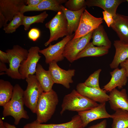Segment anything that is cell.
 <instances>
[{
  "label": "cell",
  "mask_w": 128,
  "mask_h": 128,
  "mask_svg": "<svg viewBox=\"0 0 128 128\" xmlns=\"http://www.w3.org/2000/svg\"><path fill=\"white\" fill-rule=\"evenodd\" d=\"M111 78L110 81L103 86V89L106 92H110L118 87L122 89L126 84L128 78L125 69L123 68H117L110 72Z\"/></svg>",
  "instance_id": "16"
},
{
  "label": "cell",
  "mask_w": 128,
  "mask_h": 128,
  "mask_svg": "<svg viewBox=\"0 0 128 128\" xmlns=\"http://www.w3.org/2000/svg\"><path fill=\"white\" fill-rule=\"evenodd\" d=\"M107 126V120L104 119L100 123L92 125L88 128H106Z\"/></svg>",
  "instance_id": "34"
},
{
  "label": "cell",
  "mask_w": 128,
  "mask_h": 128,
  "mask_svg": "<svg viewBox=\"0 0 128 128\" xmlns=\"http://www.w3.org/2000/svg\"><path fill=\"white\" fill-rule=\"evenodd\" d=\"M109 50V49L104 46H95L92 42H90L78 55L76 60L85 57L102 56L108 53Z\"/></svg>",
  "instance_id": "25"
},
{
  "label": "cell",
  "mask_w": 128,
  "mask_h": 128,
  "mask_svg": "<svg viewBox=\"0 0 128 128\" xmlns=\"http://www.w3.org/2000/svg\"><path fill=\"white\" fill-rule=\"evenodd\" d=\"M93 31L83 37L69 41L65 47L63 54L64 58L71 63L75 60L78 55L90 42Z\"/></svg>",
  "instance_id": "9"
},
{
  "label": "cell",
  "mask_w": 128,
  "mask_h": 128,
  "mask_svg": "<svg viewBox=\"0 0 128 128\" xmlns=\"http://www.w3.org/2000/svg\"><path fill=\"white\" fill-rule=\"evenodd\" d=\"M50 30V35L48 40L44 44L46 46L52 42L69 35L67 22L62 11L58 12L51 20L45 24Z\"/></svg>",
  "instance_id": "5"
},
{
  "label": "cell",
  "mask_w": 128,
  "mask_h": 128,
  "mask_svg": "<svg viewBox=\"0 0 128 128\" xmlns=\"http://www.w3.org/2000/svg\"><path fill=\"white\" fill-rule=\"evenodd\" d=\"M111 27L116 33L119 40L128 44V16L118 13L113 17Z\"/></svg>",
  "instance_id": "18"
},
{
  "label": "cell",
  "mask_w": 128,
  "mask_h": 128,
  "mask_svg": "<svg viewBox=\"0 0 128 128\" xmlns=\"http://www.w3.org/2000/svg\"><path fill=\"white\" fill-rule=\"evenodd\" d=\"M23 128H84L82 120L78 114L74 116L68 122L59 124H44L36 120L25 125Z\"/></svg>",
  "instance_id": "17"
},
{
  "label": "cell",
  "mask_w": 128,
  "mask_h": 128,
  "mask_svg": "<svg viewBox=\"0 0 128 128\" xmlns=\"http://www.w3.org/2000/svg\"><path fill=\"white\" fill-rule=\"evenodd\" d=\"M74 35V33L69 35L56 44L53 45L50 44L47 48L40 50L39 53L45 56L46 64H49L53 61L57 62L64 59L63 54L65 46L69 41L73 38Z\"/></svg>",
  "instance_id": "7"
},
{
  "label": "cell",
  "mask_w": 128,
  "mask_h": 128,
  "mask_svg": "<svg viewBox=\"0 0 128 128\" xmlns=\"http://www.w3.org/2000/svg\"><path fill=\"white\" fill-rule=\"evenodd\" d=\"M92 38V43L94 45L98 46H105L109 49L111 47V42L103 26L101 24L93 31Z\"/></svg>",
  "instance_id": "24"
},
{
  "label": "cell",
  "mask_w": 128,
  "mask_h": 128,
  "mask_svg": "<svg viewBox=\"0 0 128 128\" xmlns=\"http://www.w3.org/2000/svg\"><path fill=\"white\" fill-rule=\"evenodd\" d=\"M49 64L48 70L54 83L62 85L67 89L69 88L70 84L73 82L72 77L75 75V70L69 69L66 70L62 69L55 61Z\"/></svg>",
  "instance_id": "11"
},
{
  "label": "cell",
  "mask_w": 128,
  "mask_h": 128,
  "mask_svg": "<svg viewBox=\"0 0 128 128\" xmlns=\"http://www.w3.org/2000/svg\"><path fill=\"white\" fill-rule=\"evenodd\" d=\"M7 24L6 19L3 15L0 13V28L5 27Z\"/></svg>",
  "instance_id": "37"
},
{
  "label": "cell",
  "mask_w": 128,
  "mask_h": 128,
  "mask_svg": "<svg viewBox=\"0 0 128 128\" xmlns=\"http://www.w3.org/2000/svg\"><path fill=\"white\" fill-rule=\"evenodd\" d=\"M111 115V128H128V111L119 109Z\"/></svg>",
  "instance_id": "26"
},
{
  "label": "cell",
  "mask_w": 128,
  "mask_h": 128,
  "mask_svg": "<svg viewBox=\"0 0 128 128\" xmlns=\"http://www.w3.org/2000/svg\"><path fill=\"white\" fill-rule=\"evenodd\" d=\"M76 90L81 94L95 102L106 103L109 101V95L104 90L89 87L84 83H80L77 86Z\"/></svg>",
  "instance_id": "14"
},
{
  "label": "cell",
  "mask_w": 128,
  "mask_h": 128,
  "mask_svg": "<svg viewBox=\"0 0 128 128\" xmlns=\"http://www.w3.org/2000/svg\"><path fill=\"white\" fill-rule=\"evenodd\" d=\"M82 120L84 128L90 122L102 119L112 118L106 109V103H100L97 106L86 111L78 112Z\"/></svg>",
  "instance_id": "13"
},
{
  "label": "cell",
  "mask_w": 128,
  "mask_h": 128,
  "mask_svg": "<svg viewBox=\"0 0 128 128\" xmlns=\"http://www.w3.org/2000/svg\"><path fill=\"white\" fill-rule=\"evenodd\" d=\"M85 7L77 11L69 10L62 5L60 6L64 14L67 22L68 30L69 35L73 34L76 32L78 27L81 16L85 9Z\"/></svg>",
  "instance_id": "19"
},
{
  "label": "cell",
  "mask_w": 128,
  "mask_h": 128,
  "mask_svg": "<svg viewBox=\"0 0 128 128\" xmlns=\"http://www.w3.org/2000/svg\"><path fill=\"white\" fill-rule=\"evenodd\" d=\"M121 68H124L126 70L128 79V58L120 64Z\"/></svg>",
  "instance_id": "38"
},
{
  "label": "cell",
  "mask_w": 128,
  "mask_h": 128,
  "mask_svg": "<svg viewBox=\"0 0 128 128\" xmlns=\"http://www.w3.org/2000/svg\"><path fill=\"white\" fill-rule=\"evenodd\" d=\"M58 102V95L53 89L48 92H44L40 96L37 105L36 121L42 123L50 119Z\"/></svg>",
  "instance_id": "2"
},
{
  "label": "cell",
  "mask_w": 128,
  "mask_h": 128,
  "mask_svg": "<svg viewBox=\"0 0 128 128\" xmlns=\"http://www.w3.org/2000/svg\"><path fill=\"white\" fill-rule=\"evenodd\" d=\"M103 18L95 17L85 9L81 16L79 24L72 40L83 37L93 31L103 22Z\"/></svg>",
  "instance_id": "8"
},
{
  "label": "cell",
  "mask_w": 128,
  "mask_h": 128,
  "mask_svg": "<svg viewBox=\"0 0 128 128\" xmlns=\"http://www.w3.org/2000/svg\"><path fill=\"white\" fill-rule=\"evenodd\" d=\"M101 69H99L91 75L84 82L86 86L92 88H101L99 83V78Z\"/></svg>",
  "instance_id": "30"
},
{
  "label": "cell",
  "mask_w": 128,
  "mask_h": 128,
  "mask_svg": "<svg viewBox=\"0 0 128 128\" xmlns=\"http://www.w3.org/2000/svg\"><path fill=\"white\" fill-rule=\"evenodd\" d=\"M43 0H27L26 5L30 7L35 6L38 5Z\"/></svg>",
  "instance_id": "36"
},
{
  "label": "cell",
  "mask_w": 128,
  "mask_h": 128,
  "mask_svg": "<svg viewBox=\"0 0 128 128\" xmlns=\"http://www.w3.org/2000/svg\"><path fill=\"white\" fill-rule=\"evenodd\" d=\"M41 32L37 28H33L31 29L28 33V38L33 41H36L40 37Z\"/></svg>",
  "instance_id": "32"
},
{
  "label": "cell",
  "mask_w": 128,
  "mask_h": 128,
  "mask_svg": "<svg viewBox=\"0 0 128 128\" xmlns=\"http://www.w3.org/2000/svg\"><path fill=\"white\" fill-rule=\"evenodd\" d=\"M48 16L46 11L40 14L35 16H24L23 18L22 25L24 26L25 30H28L31 25L35 23H43Z\"/></svg>",
  "instance_id": "28"
},
{
  "label": "cell",
  "mask_w": 128,
  "mask_h": 128,
  "mask_svg": "<svg viewBox=\"0 0 128 128\" xmlns=\"http://www.w3.org/2000/svg\"><path fill=\"white\" fill-rule=\"evenodd\" d=\"M103 19L106 23L108 26L110 27L111 25L113 23L114 20L112 15L107 12L103 11Z\"/></svg>",
  "instance_id": "33"
},
{
  "label": "cell",
  "mask_w": 128,
  "mask_h": 128,
  "mask_svg": "<svg viewBox=\"0 0 128 128\" xmlns=\"http://www.w3.org/2000/svg\"><path fill=\"white\" fill-rule=\"evenodd\" d=\"M114 45L115 49L113 59L110 65L112 69L118 68L120 63L128 58V44L119 40L114 41Z\"/></svg>",
  "instance_id": "22"
},
{
  "label": "cell",
  "mask_w": 128,
  "mask_h": 128,
  "mask_svg": "<svg viewBox=\"0 0 128 128\" xmlns=\"http://www.w3.org/2000/svg\"><path fill=\"white\" fill-rule=\"evenodd\" d=\"M0 128H7L5 125L4 122L1 118H0Z\"/></svg>",
  "instance_id": "41"
},
{
  "label": "cell",
  "mask_w": 128,
  "mask_h": 128,
  "mask_svg": "<svg viewBox=\"0 0 128 128\" xmlns=\"http://www.w3.org/2000/svg\"><path fill=\"white\" fill-rule=\"evenodd\" d=\"M8 68L5 63L0 61V72L1 73L6 71Z\"/></svg>",
  "instance_id": "39"
},
{
  "label": "cell",
  "mask_w": 128,
  "mask_h": 128,
  "mask_svg": "<svg viewBox=\"0 0 128 128\" xmlns=\"http://www.w3.org/2000/svg\"><path fill=\"white\" fill-rule=\"evenodd\" d=\"M65 7L73 11L79 10L86 7V0H69L65 3Z\"/></svg>",
  "instance_id": "31"
},
{
  "label": "cell",
  "mask_w": 128,
  "mask_h": 128,
  "mask_svg": "<svg viewBox=\"0 0 128 128\" xmlns=\"http://www.w3.org/2000/svg\"><path fill=\"white\" fill-rule=\"evenodd\" d=\"M67 0H43L38 5L30 7L25 6L22 12L24 13L30 11H41L50 10L58 12L62 11L60 6L62 4L65 3Z\"/></svg>",
  "instance_id": "20"
},
{
  "label": "cell",
  "mask_w": 128,
  "mask_h": 128,
  "mask_svg": "<svg viewBox=\"0 0 128 128\" xmlns=\"http://www.w3.org/2000/svg\"><path fill=\"white\" fill-rule=\"evenodd\" d=\"M24 13L20 12L15 15L12 19L4 27L3 30L5 33H13L20 25H22Z\"/></svg>",
  "instance_id": "29"
},
{
  "label": "cell",
  "mask_w": 128,
  "mask_h": 128,
  "mask_svg": "<svg viewBox=\"0 0 128 128\" xmlns=\"http://www.w3.org/2000/svg\"><path fill=\"white\" fill-rule=\"evenodd\" d=\"M27 0H0V13L6 22L10 21L17 14L22 12L26 5Z\"/></svg>",
  "instance_id": "12"
},
{
  "label": "cell",
  "mask_w": 128,
  "mask_h": 128,
  "mask_svg": "<svg viewBox=\"0 0 128 128\" xmlns=\"http://www.w3.org/2000/svg\"><path fill=\"white\" fill-rule=\"evenodd\" d=\"M108 95L111 109L115 111L119 109L128 111V96L125 89L119 91L115 88L110 92Z\"/></svg>",
  "instance_id": "15"
},
{
  "label": "cell",
  "mask_w": 128,
  "mask_h": 128,
  "mask_svg": "<svg viewBox=\"0 0 128 128\" xmlns=\"http://www.w3.org/2000/svg\"><path fill=\"white\" fill-rule=\"evenodd\" d=\"M126 1H127L128 2V0H126Z\"/></svg>",
  "instance_id": "42"
},
{
  "label": "cell",
  "mask_w": 128,
  "mask_h": 128,
  "mask_svg": "<svg viewBox=\"0 0 128 128\" xmlns=\"http://www.w3.org/2000/svg\"><path fill=\"white\" fill-rule=\"evenodd\" d=\"M99 104L82 95L77 90L73 89L64 97L60 114L62 115L67 110L78 112L86 111L97 106Z\"/></svg>",
  "instance_id": "3"
},
{
  "label": "cell",
  "mask_w": 128,
  "mask_h": 128,
  "mask_svg": "<svg viewBox=\"0 0 128 128\" xmlns=\"http://www.w3.org/2000/svg\"><path fill=\"white\" fill-rule=\"evenodd\" d=\"M6 51L8 56L9 67L5 74L14 79H22L19 69L22 62L27 58L28 50L16 45L12 49H8Z\"/></svg>",
  "instance_id": "4"
},
{
  "label": "cell",
  "mask_w": 128,
  "mask_h": 128,
  "mask_svg": "<svg viewBox=\"0 0 128 128\" xmlns=\"http://www.w3.org/2000/svg\"><path fill=\"white\" fill-rule=\"evenodd\" d=\"M0 61L4 63L9 64L8 56L7 53L0 50Z\"/></svg>",
  "instance_id": "35"
},
{
  "label": "cell",
  "mask_w": 128,
  "mask_h": 128,
  "mask_svg": "<svg viewBox=\"0 0 128 128\" xmlns=\"http://www.w3.org/2000/svg\"><path fill=\"white\" fill-rule=\"evenodd\" d=\"M35 75L44 92L51 90L55 83L49 71L45 70L40 64L38 63Z\"/></svg>",
  "instance_id": "23"
},
{
  "label": "cell",
  "mask_w": 128,
  "mask_h": 128,
  "mask_svg": "<svg viewBox=\"0 0 128 128\" xmlns=\"http://www.w3.org/2000/svg\"><path fill=\"white\" fill-rule=\"evenodd\" d=\"M4 124L7 128H17L14 125H11L7 122H4Z\"/></svg>",
  "instance_id": "40"
},
{
  "label": "cell",
  "mask_w": 128,
  "mask_h": 128,
  "mask_svg": "<svg viewBox=\"0 0 128 128\" xmlns=\"http://www.w3.org/2000/svg\"><path fill=\"white\" fill-rule=\"evenodd\" d=\"M40 50L38 47L34 46L28 50L27 58L22 62L19 69L22 79H26L29 75L35 73L38 62L41 57L39 54Z\"/></svg>",
  "instance_id": "10"
},
{
  "label": "cell",
  "mask_w": 128,
  "mask_h": 128,
  "mask_svg": "<svg viewBox=\"0 0 128 128\" xmlns=\"http://www.w3.org/2000/svg\"><path fill=\"white\" fill-rule=\"evenodd\" d=\"M24 91L18 84L14 87L13 94L10 100L3 107V117L10 116L14 119V123L18 125L22 119H28L29 117L24 109Z\"/></svg>",
  "instance_id": "1"
},
{
  "label": "cell",
  "mask_w": 128,
  "mask_h": 128,
  "mask_svg": "<svg viewBox=\"0 0 128 128\" xmlns=\"http://www.w3.org/2000/svg\"><path fill=\"white\" fill-rule=\"evenodd\" d=\"M14 87L9 81L0 80V106L3 107L11 98Z\"/></svg>",
  "instance_id": "27"
},
{
  "label": "cell",
  "mask_w": 128,
  "mask_h": 128,
  "mask_svg": "<svg viewBox=\"0 0 128 128\" xmlns=\"http://www.w3.org/2000/svg\"><path fill=\"white\" fill-rule=\"evenodd\" d=\"M26 80L27 86L23 92L24 104L32 112L35 113L38 101L44 91L35 75H30Z\"/></svg>",
  "instance_id": "6"
},
{
  "label": "cell",
  "mask_w": 128,
  "mask_h": 128,
  "mask_svg": "<svg viewBox=\"0 0 128 128\" xmlns=\"http://www.w3.org/2000/svg\"><path fill=\"white\" fill-rule=\"evenodd\" d=\"M125 0H87L86 6L88 7L93 6L99 7L110 14L113 17L116 15L118 6Z\"/></svg>",
  "instance_id": "21"
}]
</instances>
